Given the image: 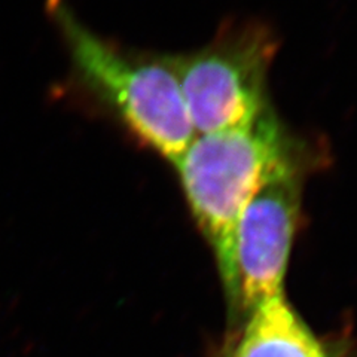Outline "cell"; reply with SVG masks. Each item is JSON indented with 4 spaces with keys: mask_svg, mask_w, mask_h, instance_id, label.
<instances>
[{
    "mask_svg": "<svg viewBox=\"0 0 357 357\" xmlns=\"http://www.w3.org/2000/svg\"><path fill=\"white\" fill-rule=\"evenodd\" d=\"M323 158L320 148L289 130L271 106L248 126L197 134L173 165L192 218L213 250L228 298L244 210L277 176L312 172Z\"/></svg>",
    "mask_w": 357,
    "mask_h": 357,
    "instance_id": "1",
    "label": "cell"
},
{
    "mask_svg": "<svg viewBox=\"0 0 357 357\" xmlns=\"http://www.w3.org/2000/svg\"><path fill=\"white\" fill-rule=\"evenodd\" d=\"M73 79L132 137L174 165L197 137L172 54L119 48L82 24L64 0H48Z\"/></svg>",
    "mask_w": 357,
    "mask_h": 357,
    "instance_id": "2",
    "label": "cell"
},
{
    "mask_svg": "<svg viewBox=\"0 0 357 357\" xmlns=\"http://www.w3.org/2000/svg\"><path fill=\"white\" fill-rule=\"evenodd\" d=\"M278 48L270 26L241 21L222 26L203 48L172 55L197 134L248 126L273 106L268 76Z\"/></svg>",
    "mask_w": 357,
    "mask_h": 357,
    "instance_id": "3",
    "label": "cell"
},
{
    "mask_svg": "<svg viewBox=\"0 0 357 357\" xmlns=\"http://www.w3.org/2000/svg\"><path fill=\"white\" fill-rule=\"evenodd\" d=\"M310 170L277 176L258 192L240 218L234 245V286L229 299L241 311L283 294V282L303 215Z\"/></svg>",
    "mask_w": 357,
    "mask_h": 357,
    "instance_id": "4",
    "label": "cell"
},
{
    "mask_svg": "<svg viewBox=\"0 0 357 357\" xmlns=\"http://www.w3.org/2000/svg\"><path fill=\"white\" fill-rule=\"evenodd\" d=\"M228 357H326L294 308L277 295L250 312L237 350Z\"/></svg>",
    "mask_w": 357,
    "mask_h": 357,
    "instance_id": "5",
    "label": "cell"
}]
</instances>
